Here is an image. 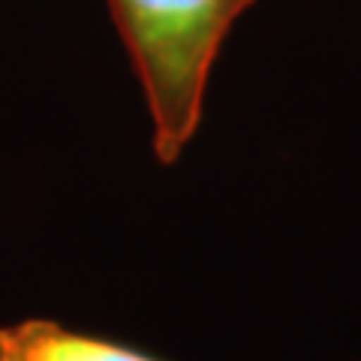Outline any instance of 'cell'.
<instances>
[{"mask_svg":"<svg viewBox=\"0 0 361 361\" xmlns=\"http://www.w3.org/2000/svg\"><path fill=\"white\" fill-rule=\"evenodd\" d=\"M0 361H160L121 343L66 331L51 319H25L0 329Z\"/></svg>","mask_w":361,"mask_h":361,"instance_id":"obj_2","label":"cell"},{"mask_svg":"<svg viewBox=\"0 0 361 361\" xmlns=\"http://www.w3.org/2000/svg\"><path fill=\"white\" fill-rule=\"evenodd\" d=\"M145 90L157 160L172 166L202 121L211 66L253 0H109Z\"/></svg>","mask_w":361,"mask_h":361,"instance_id":"obj_1","label":"cell"}]
</instances>
